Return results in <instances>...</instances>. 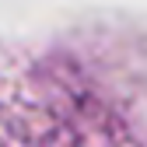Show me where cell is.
Segmentation results:
<instances>
[{
	"mask_svg": "<svg viewBox=\"0 0 147 147\" xmlns=\"http://www.w3.org/2000/svg\"><path fill=\"white\" fill-rule=\"evenodd\" d=\"M0 147H147L102 88L60 60H0Z\"/></svg>",
	"mask_w": 147,
	"mask_h": 147,
	"instance_id": "cell-1",
	"label": "cell"
}]
</instances>
